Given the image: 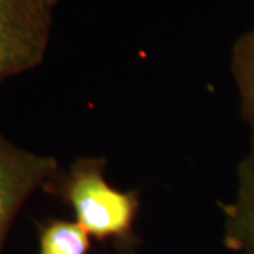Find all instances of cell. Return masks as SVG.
Listing matches in <instances>:
<instances>
[{
  "mask_svg": "<svg viewBox=\"0 0 254 254\" xmlns=\"http://www.w3.org/2000/svg\"><path fill=\"white\" fill-rule=\"evenodd\" d=\"M103 157H81L68 171L58 170L41 190L71 208L75 222L100 243L112 242L120 254H134V232L141 200L138 190H119L105 178Z\"/></svg>",
  "mask_w": 254,
  "mask_h": 254,
  "instance_id": "cell-1",
  "label": "cell"
},
{
  "mask_svg": "<svg viewBox=\"0 0 254 254\" xmlns=\"http://www.w3.org/2000/svg\"><path fill=\"white\" fill-rule=\"evenodd\" d=\"M58 0H0V85L46 58Z\"/></svg>",
  "mask_w": 254,
  "mask_h": 254,
  "instance_id": "cell-2",
  "label": "cell"
},
{
  "mask_svg": "<svg viewBox=\"0 0 254 254\" xmlns=\"http://www.w3.org/2000/svg\"><path fill=\"white\" fill-rule=\"evenodd\" d=\"M58 170L54 157L24 150L0 133V254L20 209Z\"/></svg>",
  "mask_w": 254,
  "mask_h": 254,
  "instance_id": "cell-3",
  "label": "cell"
},
{
  "mask_svg": "<svg viewBox=\"0 0 254 254\" xmlns=\"http://www.w3.org/2000/svg\"><path fill=\"white\" fill-rule=\"evenodd\" d=\"M225 216L223 243L229 250L254 254V153L237 167V195L229 203H219Z\"/></svg>",
  "mask_w": 254,
  "mask_h": 254,
  "instance_id": "cell-4",
  "label": "cell"
},
{
  "mask_svg": "<svg viewBox=\"0 0 254 254\" xmlns=\"http://www.w3.org/2000/svg\"><path fill=\"white\" fill-rule=\"evenodd\" d=\"M230 69L239 93L240 115L250 128L254 153V30L239 37L233 44Z\"/></svg>",
  "mask_w": 254,
  "mask_h": 254,
  "instance_id": "cell-5",
  "label": "cell"
},
{
  "mask_svg": "<svg viewBox=\"0 0 254 254\" xmlns=\"http://www.w3.org/2000/svg\"><path fill=\"white\" fill-rule=\"evenodd\" d=\"M38 254H88L91 236L75 220L50 218L37 222Z\"/></svg>",
  "mask_w": 254,
  "mask_h": 254,
  "instance_id": "cell-6",
  "label": "cell"
}]
</instances>
